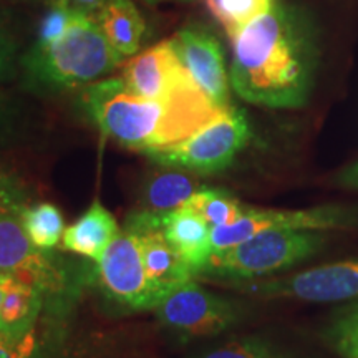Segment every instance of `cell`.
<instances>
[{"label": "cell", "mask_w": 358, "mask_h": 358, "mask_svg": "<svg viewBox=\"0 0 358 358\" xmlns=\"http://www.w3.org/2000/svg\"><path fill=\"white\" fill-rule=\"evenodd\" d=\"M231 87L267 108H301L317 70V40L308 17L292 3L274 7L229 38Z\"/></svg>", "instance_id": "obj_1"}, {"label": "cell", "mask_w": 358, "mask_h": 358, "mask_svg": "<svg viewBox=\"0 0 358 358\" xmlns=\"http://www.w3.org/2000/svg\"><path fill=\"white\" fill-rule=\"evenodd\" d=\"M80 103L105 136L145 155L185 141L224 110L203 90L173 100L138 96L122 77L82 88Z\"/></svg>", "instance_id": "obj_2"}, {"label": "cell", "mask_w": 358, "mask_h": 358, "mask_svg": "<svg viewBox=\"0 0 358 358\" xmlns=\"http://www.w3.org/2000/svg\"><path fill=\"white\" fill-rule=\"evenodd\" d=\"M124 60L103 35L96 20L80 13L62 38L48 45L32 43L22 52L19 71L32 92L64 93L103 80Z\"/></svg>", "instance_id": "obj_3"}, {"label": "cell", "mask_w": 358, "mask_h": 358, "mask_svg": "<svg viewBox=\"0 0 358 358\" xmlns=\"http://www.w3.org/2000/svg\"><path fill=\"white\" fill-rule=\"evenodd\" d=\"M324 244L322 231L268 229L234 248L213 252L203 274L232 282L254 280L307 261Z\"/></svg>", "instance_id": "obj_4"}, {"label": "cell", "mask_w": 358, "mask_h": 358, "mask_svg": "<svg viewBox=\"0 0 358 358\" xmlns=\"http://www.w3.org/2000/svg\"><path fill=\"white\" fill-rule=\"evenodd\" d=\"M249 138L248 118L231 105L185 141L151 151L146 156L168 169L213 174L229 168Z\"/></svg>", "instance_id": "obj_5"}, {"label": "cell", "mask_w": 358, "mask_h": 358, "mask_svg": "<svg viewBox=\"0 0 358 358\" xmlns=\"http://www.w3.org/2000/svg\"><path fill=\"white\" fill-rule=\"evenodd\" d=\"M236 289L262 299L335 303L358 301V259L312 267L279 279L244 280Z\"/></svg>", "instance_id": "obj_6"}, {"label": "cell", "mask_w": 358, "mask_h": 358, "mask_svg": "<svg viewBox=\"0 0 358 358\" xmlns=\"http://www.w3.org/2000/svg\"><path fill=\"white\" fill-rule=\"evenodd\" d=\"M357 213L342 206H319L310 209H261L245 206L237 221L211 229L213 252L226 250L268 229L327 231L350 227Z\"/></svg>", "instance_id": "obj_7"}, {"label": "cell", "mask_w": 358, "mask_h": 358, "mask_svg": "<svg viewBox=\"0 0 358 358\" xmlns=\"http://www.w3.org/2000/svg\"><path fill=\"white\" fill-rule=\"evenodd\" d=\"M155 310L161 324L185 337L221 334L237 320L234 302L209 292L192 279L169 292Z\"/></svg>", "instance_id": "obj_8"}, {"label": "cell", "mask_w": 358, "mask_h": 358, "mask_svg": "<svg viewBox=\"0 0 358 358\" xmlns=\"http://www.w3.org/2000/svg\"><path fill=\"white\" fill-rule=\"evenodd\" d=\"M101 287L116 302L134 310H151L163 301L146 275L140 244L131 232L116 236L98 261Z\"/></svg>", "instance_id": "obj_9"}, {"label": "cell", "mask_w": 358, "mask_h": 358, "mask_svg": "<svg viewBox=\"0 0 358 358\" xmlns=\"http://www.w3.org/2000/svg\"><path fill=\"white\" fill-rule=\"evenodd\" d=\"M120 77L134 95L151 100H173L201 90L182 65L171 38L129 58Z\"/></svg>", "instance_id": "obj_10"}, {"label": "cell", "mask_w": 358, "mask_h": 358, "mask_svg": "<svg viewBox=\"0 0 358 358\" xmlns=\"http://www.w3.org/2000/svg\"><path fill=\"white\" fill-rule=\"evenodd\" d=\"M174 50L199 88L217 108L231 106L229 71L222 45L211 30L201 24H189L171 37Z\"/></svg>", "instance_id": "obj_11"}, {"label": "cell", "mask_w": 358, "mask_h": 358, "mask_svg": "<svg viewBox=\"0 0 358 358\" xmlns=\"http://www.w3.org/2000/svg\"><path fill=\"white\" fill-rule=\"evenodd\" d=\"M124 231L131 232L138 239L148 279L163 299L196 275L189 264L164 239L158 224V213L141 209L129 214Z\"/></svg>", "instance_id": "obj_12"}, {"label": "cell", "mask_w": 358, "mask_h": 358, "mask_svg": "<svg viewBox=\"0 0 358 358\" xmlns=\"http://www.w3.org/2000/svg\"><path fill=\"white\" fill-rule=\"evenodd\" d=\"M0 272L30 282L42 290L62 289L64 275L47 250L38 249L22 226L19 214H0Z\"/></svg>", "instance_id": "obj_13"}, {"label": "cell", "mask_w": 358, "mask_h": 358, "mask_svg": "<svg viewBox=\"0 0 358 358\" xmlns=\"http://www.w3.org/2000/svg\"><path fill=\"white\" fill-rule=\"evenodd\" d=\"M158 224L164 239L189 264L194 274H203L213 254V227L208 221L189 204H182L173 211L158 213Z\"/></svg>", "instance_id": "obj_14"}, {"label": "cell", "mask_w": 358, "mask_h": 358, "mask_svg": "<svg viewBox=\"0 0 358 358\" xmlns=\"http://www.w3.org/2000/svg\"><path fill=\"white\" fill-rule=\"evenodd\" d=\"M118 234L120 227L113 214L100 201H95L78 221L66 227L62 244L70 252L98 262Z\"/></svg>", "instance_id": "obj_15"}, {"label": "cell", "mask_w": 358, "mask_h": 358, "mask_svg": "<svg viewBox=\"0 0 358 358\" xmlns=\"http://www.w3.org/2000/svg\"><path fill=\"white\" fill-rule=\"evenodd\" d=\"M95 20L120 55L131 58L140 52L146 34V22L133 0H106Z\"/></svg>", "instance_id": "obj_16"}, {"label": "cell", "mask_w": 358, "mask_h": 358, "mask_svg": "<svg viewBox=\"0 0 358 358\" xmlns=\"http://www.w3.org/2000/svg\"><path fill=\"white\" fill-rule=\"evenodd\" d=\"M199 187V182L181 169L156 173L143 186L141 209L151 213L173 211L186 204Z\"/></svg>", "instance_id": "obj_17"}, {"label": "cell", "mask_w": 358, "mask_h": 358, "mask_svg": "<svg viewBox=\"0 0 358 358\" xmlns=\"http://www.w3.org/2000/svg\"><path fill=\"white\" fill-rule=\"evenodd\" d=\"M42 303V290L12 275L0 306V332H22L32 327Z\"/></svg>", "instance_id": "obj_18"}, {"label": "cell", "mask_w": 358, "mask_h": 358, "mask_svg": "<svg viewBox=\"0 0 358 358\" xmlns=\"http://www.w3.org/2000/svg\"><path fill=\"white\" fill-rule=\"evenodd\" d=\"M20 221L30 241L42 250L57 248L64 237V216L60 209L52 203H38L25 208L20 214Z\"/></svg>", "instance_id": "obj_19"}, {"label": "cell", "mask_w": 358, "mask_h": 358, "mask_svg": "<svg viewBox=\"0 0 358 358\" xmlns=\"http://www.w3.org/2000/svg\"><path fill=\"white\" fill-rule=\"evenodd\" d=\"M204 2L211 15L231 38L271 10L277 0H204Z\"/></svg>", "instance_id": "obj_20"}, {"label": "cell", "mask_w": 358, "mask_h": 358, "mask_svg": "<svg viewBox=\"0 0 358 358\" xmlns=\"http://www.w3.org/2000/svg\"><path fill=\"white\" fill-rule=\"evenodd\" d=\"M322 337L342 358H358V302L353 301L334 310Z\"/></svg>", "instance_id": "obj_21"}, {"label": "cell", "mask_w": 358, "mask_h": 358, "mask_svg": "<svg viewBox=\"0 0 358 358\" xmlns=\"http://www.w3.org/2000/svg\"><path fill=\"white\" fill-rule=\"evenodd\" d=\"M186 204L194 208L211 227L237 221L245 209V204L219 187H199Z\"/></svg>", "instance_id": "obj_22"}, {"label": "cell", "mask_w": 358, "mask_h": 358, "mask_svg": "<svg viewBox=\"0 0 358 358\" xmlns=\"http://www.w3.org/2000/svg\"><path fill=\"white\" fill-rule=\"evenodd\" d=\"M78 15L80 13L66 6L64 0H53V2L47 3V8L38 20L37 34H35L32 43L48 45L62 38L69 32Z\"/></svg>", "instance_id": "obj_23"}, {"label": "cell", "mask_w": 358, "mask_h": 358, "mask_svg": "<svg viewBox=\"0 0 358 358\" xmlns=\"http://www.w3.org/2000/svg\"><path fill=\"white\" fill-rule=\"evenodd\" d=\"M196 358H287L267 340L259 337L236 338Z\"/></svg>", "instance_id": "obj_24"}, {"label": "cell", "mask_w": 358, "mask_h": 358, "mask_svg": "<svg viewBox=\"0 0 358 358\" xmlns=\"http://www.w3.org/2000/svg\"><path fill=\"white\" fill-rule=\"evenodd\" d=\"M20 42L7 15L0 10V83L8 82L19 71Z\"/></svg>", "instance_id": "obj_25"}, {"label": "cell", "mask_w": 358, "mask_h": 358, "mask_svg": "<svg viewBox=\"0 0 358 358\" xmlns=\"http://www.w3.org/2000/svg\"><path fill=\"white\" fill-rule=\"evenodd\" d=\"M34 350V327L22 332H0V358H30Z\"/></svg>", "instance_id": "obj_26"}, {"label": "cell", "mask_w": 358, "mask_h": 358, "mask_svg": "<svg viewBox=\"0 0 358 358\" xmlns=\"http://www.w3.org/2000/svg\"><path fill=\"white\" fill-rule=\"evenodd\" d=\"M25 208L24 191L13 181V178L0 169V214L12 213L20 216Z\"/></svg>", "instance_id": "obj_27"}, {"label": "cell", "mask_w": 358, "mask_h": 358, "mask_svg": "<svg viewBox=\"0 0 358 358\" xmlns=\"http://www.w3.org/2000/svg\"><path fill=\"white\" fill-rule=\"evenodd\" d=\"M20 127V110L10 96L0 90V145L8 143Z\"/></svg>", "instance_id": "obj_28"}, {"label": "cell", "mask_w": 358, "mask_h": 358, "mask_svg": "<svg viewBox=\"0 0 358 358\" xmlns=\"http://www.w3.org/2000/svg\"><path fill=\"white\" fill-rule=\"evenodd\" d=\"M64 2L78 13H83V15L93 17V19H95L96 13L101 10V7L105 6L106 0H64Z\"/></svg>", "instance_id": "obj_29"}, {"label": "cell", "mask_w": 358, "mask_h": 358, "mask_svg": "<svg viewBox=\"0 0 358 358\" xmlns=\"http://www.w3.org/2000/svg\"><path fill=\"white\" fill-rule=\"evenodd\" d=\"M338 182L345 187H352V189H358V161L353 163L352 166L343 169V173H340Z\"/></svg>", "instance_id": "obj_30"}, {"label": "cell", "mask_w": 358, "mask_h": 358, "mask_svg": "<svg viewBox=\"0 0 358 358\" xmlns=\"http://www.w3.org/2000/svg\"><path fill=\"white\" fill-rule=\"evenodd\" d=\"M12 274H3V272H0V306H2V297H3V292H6V287L8 284V280H10Z\"/></svg>", "instance_id": "obj_31"}, {"label": "cell", "mask_w": 358, "mask_h": 358, "mask_svg": "<svg viewBox=\"0 0 358 358\" xmlns=\"http://www.w3.org/2000/svg\"><path fill=\"white\" fill-rule=\"evenodd\" d=\"M6 2H35V3H45V6H47V3H50V2H53V0H6Z\"/></svg>", "instance_id": "obj_32"}, {"label": "cell", "mask_w": 358, "mask_h": 358, "mask_svg": "<svg viewBox=\"0 0 358 358\" xmlns=\"http://www.w3.org/2000/svg\"><path fill=\"white\" fill-rule=\"evenodd\" d=\"M143 2H146V3H151V6H155V3H163V2H171V0H143ZM181 2H186V0H181Z\"/></svg>", "instance_id": "obj_33"}]
</instances>
